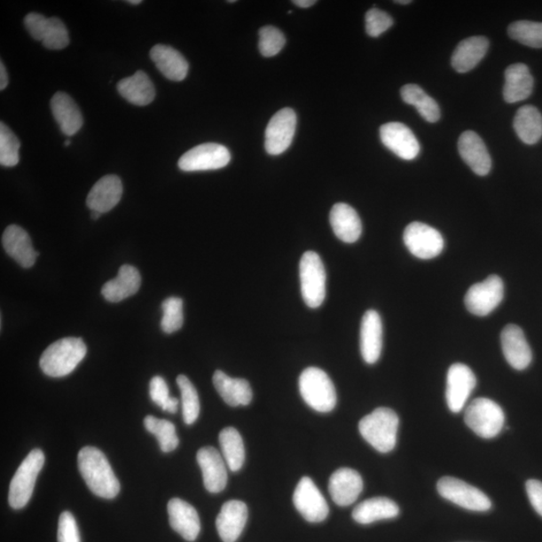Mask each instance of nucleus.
Returning a JSON list of instances; mask_svg holds the SVG:
<instances>
[{
    "mask_svg": "<svg viewBox=\"0 0 542 542\" xmlns=\"http://www.w3.org/2000/svg\"><path fill=\"white\" fill-rule=\"evenodd\" d=\"M78 467L90 491L98 498L113 499L120 493L119 480L101 450L90 446L82 448Z\"/></svg>",
    "mask_w": 542,
    "mask_h": 542,
    "instance_id": "obj_1",
    "label": "nucleus"
},
{
    "mask_svg": "<svg viewBox=\"0 0 542 542\" xmlns=\"http://www.w3.org/2000/svg\"><path fill=\"white\" fill-rule=\"evenodd\" d=\"M86 355V343L81 338L59 340L43 353L41 369L49 377H66L70 375Z\"/></svg>",
    "mask_w": 542,
    "mask_h": 542,
    "instance_id": "obj_2",
    "label": "nucleus"
},
{
    "mask_svg": "<svg viewBox=\"0 0 542 542\" xmlns=\"http://www.w3.org/2000/svg\"><path fill=\"white\" fill-rule=\"evenodd\" d=\"M399 424L395 411L381 407L365 416L358 424V430L373 449L381 453H389L397 445Z\"/></svg>",
    "mask_w": 542,
    "mask_h": 542,
    "instance_id": "obj_3",
    "label": "nucleus"
},
{
    "mask_svg": "<svg viewBox=\"0 0 542 542\" xmlns=\"http://www.w3.org/2000/svg\"><path fill=\"white\" fill-rule=\"evenodd\" d=\"M302 399L319 413H328L337 405V393L330 377L322 369H305L299 381Z\"/></svg>",
    "mask_w": 542,
    "mask_h": 542,
    "instance_id": "obj_4",
    "label": "nucleus"
},
{
    "mask_svg": "<svg viewBox=\"0 0 542 542\" xmlns=\"http://www.w3.org/2000/svg\"><path fill=\"white\" fill-rule=\"evenodd\" d=\"M464 421L479 437L492 439L505 427L506 415L498 403L487 398H477L465 410Z\"/></svg>",
    "mask_w": 542,
    "mask_h": 542,
    "instance_id": "obj_5",
    "label": "nucleus"
},
{
    "mask_svg": "<svg viewBox=\"0 0 542 542\" xmlns=\"http://www.w3.org/2000/svg\"><path fill=\"white\" fill-rule=\"evenodd\" d=\"M44 461L42 450L34 449L20 465L10 486L9 502L13 509L24 508L32 499L36 478L43 467Z\"/></svg>",
    "mask_w": 542,
    "mask_h": 542,
    "instance_id": "obj_6",
    "label": "nucleus"
},
{
    "mask_svg": "<svg viewBox=\"0 0 542 542\" xmlns=\"http://www.w3.org/2000/svg\"><path fill=\"white\" fill-rule=\"evenodd\" d=\"M302 295L310 309L323 304L326 293V274L324 263L315 251H307L300 263Z\"/></svg>",
    "mask_w": 542,
    "mask_h": 542,
    "instance_id": "obj_7",
    "label": "nucleus"
},
{
    "mask_svg": "<svg viewBox=\"0 0 542 542\" xmlns=\"http://www.w3.org/2000/svg\"><path fill=\"white\" fill-rule=\"evenodd\" d=\"M437 490L443 499L462 508L477 513L491 509L492 503L485 493L460 479L443 477L438 481Z\"/></svg>",
    "mask_w": 542,
    "mask_h": 542,
    "instance_id": "obj_8",
    "label": "nucleus"
},
{
    "mask_svg": "<svg viewBox=\"0 0 542 542\" xmlns=\"http://www.w3.org/2000/svg\"><path fill=\"white\" fill-rule=\"evenodd\" d=\"M231 160V152L224 145L206 143L186 152L179 159L178 166L185 172L217 170L227 166Z\"/></svg>",
    "mask_w": 542,
    "mask_h": 542,
    "instance_id": "obj_9",
    "label": "nucleus"
},
{
    "mask_svg": "<svg viewBox=\"0 0 542 542\" xmlns=\"http://www.w3.org/2000/svg\"><path fill=\"white\" fill-rule=\"evenodd\" d=\"M505 297V285L498 276L488 277L473 285L465 295V305L472 315L486 317L499 307Z\"/></svg>",
    "mask_w": 542,
    "mask_h": 542,
    "instance_id": "obj_10",
    "label": "nucleus"
},
{
    "mask_svg": "<svg viewBox=\"0 0 542 542\" xmlns=\"http://www.w3.org/2000/svg\"><path fill=\"white\" fill-rule=\"evenodd\" d=\"M404 242L410 253L420 259H432L441 255L444 240L428 224L412 223L404 232Z\"/></svg>",
    "mask_w": 542,
    "mask_h": 542,
    "instance_id": "obj_11",
    "label": "nucleus"
},
{
    "mask_svg": "<svg viewBox=\"0 0 542 542\" xmlns=\"http://www.w3.org/2000/svg\"><path fill=\"white\" fill-rule=\"evenodd\" d=\"M25 26L35 40L43 42L45 48L63 50L70 43V37L64 22L57 18H45L43 14L30 12L25 19Z\"/></svg>",
    "mask_w": 542,
    "mask_h": 542,
    "instance_id": "obj_12",
    "label": "nucleus"
},
{
    "mask_svg": "<svg viewBox=\"0 0 542 542\" xmlns=\"http://www.w3.org/2000/svg\"><path fill=\"white\" fill-rule=\"evenodd\" d=\"M295 128L296 114L293 109H281L274 114L265 130L266 152L271 156L286 152L293 143Z\"/></svg>",
    "mask_w": 542,
    "mask_h": 542,
    "instance_id": "obj_13",
    "label": "nucleus"
},
{
    "mask_svg": "<svg viewBox=\"0 0 542 542\" xmlns=\"http://www.w3.org/2000/svg\"><path fill=\"white\" fill-rule=\"evenodd\" d=\"M294 505L305 521L322 522L330 509L322 492L310 477H302L294 493Z\"/></svg>",
    "mask_w": 542,
    "mask_h": 542,
    "instance_id": "obj_14",
    "label": "nucleus"
},
{
    "mask_svg": "<svg viewBox=\"0 0 542 542\" xmlns=\"http://www.w3.org/2000/svg\"><path fill=\"white\" fill-rule=\"evenodd\" d=\"M475 373L468 365L457 363L450 366L447 373L446 401L453 413H460L476 387Z\"/></svg>",
    "mask_w": 542,
    "mask_h": 542,
    "instance_id": "obj_15",
    "label": "nucleus"
},
{
    "mask_svg": "<svg viewBox=\"0 0 542 542\" xmlns=\"http://www.w3.org/2000/svg\"><path fill=\"white\" fill-rule=\"evenodd\" d=\"M381 143L395 154L404 160H414L420 153L416 136L406 125L393 122L381 127Z\"/></svg>",
    "mask_w": 542,
    "mask_h": 542,
    "instance_id": "obj_16",
    "label": "nucleus"
},
{
    "mask_svg": "<svg viewBox=\"0 0 542 542\" xmlns=\"http://www.w3.org/2000/svg\"><path fill=\"white\" fill-rule=\"evenodd\" d=\"M197 462L202 471L203 483L210 493H219L227 485V464L224 456L213 447H203L197 452Z\"/></svg>",
    "mask_w": 542,
    "mask_h": 542,
    "instance_id": "obj_17",
    "label": "nucleus"
},
{
    "mask_svg": "<svg viewBox=\"0 0 542 542\" xmlns=\"http://www.w3.org/2000/svg\"><path fill=\"white\" fill-rule=\"evenodd\" d=\"M501 347L507 363L517 371L528 368L532 361L531 349L523 331L516 325H508L501 333Z\"/></svg>",
    "mask_w": 542,
    "mask_h": 542,
    "instance_id": "obj_18",
    "label": "nucleus"
},
{
    "mask_svg": "<svg viewBox=\"0 0 542 542\" xmlns=\"http://www.w3.org/2000/svg\"><path fill=\"white\" fill-rule=\"evenodd\" d=\"M364 488L360 473L350 468H341L333 473L328 483V491L335 505L352 506L361 495Z\"/></svg>",
    "mask_w": 542,
    "mask_h": 542,
    "instance_id": "obj_19",
    "label": "nucleus"
},
{
    "mask_svg": "<svg viewBox=\"0 0 542 542\" xmlns=\"http://www.w3.org/2000/svg\"><path fill=\"white\" fill-rule=\"evenodd\" d=\"M248 518V509L246 503L240 500H231L221 507L216 519V528L224 542H235L246 528Z\"/></svg>",
    "mask_w": 542,
    "mask_h": 542,
    "instance_id": "obj_20",
    "label": "nucleus"
},
{
    "mask_svg": "<svg viewBox=\"0 0 542 542\" xmlns=\"http://www.w3.org/2000/svg\"><path fill=\"white\" fill-rule=\"evenodd\" d=\"M458 150L463 161L479 177H486L491 172V157L483 140L475 132H464L458 141Z\"/></svg>",
    "mask_w": 542,
    "mask_h": 542,
    "instance_id": "obj_21",
    "label": "nucleus"
},
{
    "mask_svg": "<svg viewBox=\"0 0 542 542\" xmlns=\"http://www.w3.org/2000/svg\"><path fill=\"white\" fill-rule=\"evenodd\" d=\"M168 515L171 528L187 541H195L200 536L201 524L197 510L188 502L173 499L168 503Z\"/></svg>",
    "mask_w": 542,
    "mask_h": 542,
    "instance_id": "obj_22",
    "label": "nucleus"
},
{
    "mask_svg": "<svg viewBox=\"0 0 542 542\" xmlns=\"http://www.w3.org/2000/svg\"><path fill=\"white\" fill-rule=\"evenodd\" d=\"M361 354L366 364L379 361L383 349V325L376 310L365 311L361 324Z\"/></svg>",
    "mask_w": 542,
    "mask_h": 542,
    "instance_id": "obj_23",
    "label": "nucleus"
},
{
    "mask_svg": "<svg viewBox=\"0 0 542 542\" xmlns=\"http://www.w3.org/2000/svg\"><path fill=\"white\" fill-rule=\"evenodd\" d=\"M123 195V185L116 175H106L90 189L87 206L91 211L106 213L120 202Z\"/></svg>",
    "mask_w": 542,
    "mask_h": 542,
    "instance_id": "obj_24",
    "label": "nucleus"
},
{
    "mask_svg": "<svg viewBox=\"0 0 542 542\" xmlns=\"http://www.w3.org/2000/svg\"><path fill=\"white\" fill-rule=\"evenodd\" d=\"M3 244L7 255L24 269H30L40 255L34 249L28 233L18 225H11L5 229Z\"/></svg>",
    "mask_w": 542,
    "mask_h": 542,
    "instance_id": "obj_25",
    "label": "nucleus"
},
{
    "mask_svg": "<svg viewBox=\"0 0 542 542\" xmlns=\"http://www.w3.org/2000/svg\"><path fill=\"white\" fill-rule=\"evenodd\" d=\"M334 233L346 243H354L361 238L362 221L357 211L346 203L334 205L330 213Z\"/></svg>",
    "mask_w": 542,
    "mask_h": 542,
    "instance_id": "obj_26",
    "label": "nucleus"
},
{
    "mask_svg": "<svg viewBox=\"0 0 542 542\" xmlns=\"http://www.w3.org/2000/svg\"><path fill=\"white\" fill-rule=\"evenodd\" d=\"M141 274L136 267L129 264L121 266L117 278L106 282L102 288L106 301L120 302L139 292Z\"/></svg>",
    "mask_w": 542,
    "mask_h": 542,
    "instance_id": "obj_27",
    "label": "nucleus"
},
{
    "mask_svg": "<svg viewBox=\"0 0 542 542\" xmlns=\"http://www.w3.org/2000/svg\"><path fill=\"white\" fill-rule=\"evenodd\" d=\"M150 57L158 70L168 80L181 82L186 78L189 71L186 59L169 45H155L150 51Z\"/></svg>",
    "mask_w": 542,
    "mask_h": 542,
    "instance_id": "obj_28",
    "label": "nucleus"
},
{
    "mask_svg": "<svg viewBox=\"0 0 542 542\" xmlns=\"http://www.w3.org/2000/svg\"><path fill=\"white\" fill-rule=\"evenodd\" d=\"M213 385L229 406H247L253 401V389L247 380L233 379L217 370L213 375Z\"/></svg>",
    "mask_w": 542,
    "mask_h": 542,
    "instance_id": "obj_29",
    "label": "nucleus"
},
{
    "mask_svg": "<svg viewBox=\"0 0 542 542\" xmlns=\"http://www.w3.org/2000/svg\"><path fill=\"white\" fill-rule=\"evenodd\" d=\"M51 108L62 132L67 136H74L82 127V114L78 105L73 98L63 91L52 97Z\"/></svg>",
    "mask_w": 542,
    "mask_h": 542,
    "instance_id": "obj_30",
    "label": "nucleus"
},
{
    "mask_svg": "<svg viewBox=\"0 0 542 542\" xmlns=\"http://www.w3.org/2000/svg\"><path fill=\"white\" fill-rule=\"evenodd\" d=\"M490 48L485 36H471L457 45L452 59V67L458 73H468L483 59Z\"/></svg>",
    "mask_w": 542,
    "mask_h": 542,
    "instance_id": "obj_31",
    "label": "nucleus"
},
{
    "mask_svg": "<svg viewBox=\"0 0 542 542\" xmlns=\"http://www.w3.org/2000/svg\"><path fill=\"white\" fill-rule=\"evenodd\" d=\"M533 82L528 66L524 64L509 66L506 71V85L503 88L506 102L514 104L526 100L532 93Z\"/></svg>",
    "mask_w": 542,
    "mask_h": 542,
    "instance_id": "obj_32",
    "label": "nucleus"
},
{
    "mask_svg": "<svg viewBox=\"0 0 542 542\" xmlns=\"http://www.w3.org/2000/svg\"><path fill=\"white\" fill-rule=\"evenodd\" d=\"M119 94L129 103L136 106H147L154 101L156 90L148 75L142 71L118 82Z\"/></svg>",
    "mask_w": 542,
    "mask_h": 542,
    "instance_id": "obj_33",
    "label": "nucleus"
},
{
    "mask_svg": "<svg viewBox=\"0 0 542 542\" xmlns=\"http://www.w3.org/2000/svg\"><path fill=\"white\" fill-rule=\"evenodd\" d=\"M400 508L397 503L387 498H373L357 506L353 511L355 522L360 524H371L385 519L398 516Z\"/></svg>",
    "mask_w": 542,
    "mask_h": 542,
    "instance_id": "obj_34",
    "label": "nucleus"
},
{
    "mask_svg": "<svg viewBox=\"0 0 542 542\" xmlns=\"http://www.w3.org/2000/svg\"><path fill=\"white\" fill-rule=\"evenodd\" d=\"M514 127L518 138L528 145L537 144L542 137V116L533 106H523L515 114Z\"/></svg>",
    "mask_w": 542,
    "mask_h": 542,
    "instance_id": "obj_35",
    "label": "nucleus"
},
{
    "mask_svg": "<svg viewBox=\"0 0 542 542\" xmlns=\"http://www.w3.org/2000/svg\"><path fill=\"white\" fill-rule=\"evenodd\" d=\"M219 443L227 467L232 472L240 471L246 461V448L240 433L233 427H227L220 432Z\"/></svg>",
    "mask_w": 542,
    "mask_h": 542,
    "instance_id": "obj_36",
    "label": "nucleus"
},
{
    "mask_svg": "<svg viewBox=\"0 0 542 542\" xmlns=\"http://www.w3.org/2000/svg\"><path fill=\"white\" fill-rule=\"evenodd\" d=\"M401 96L405 103L416 106L419 114L429 123H436L439 121V105L427 95L422 88L415 83H408L402 88Z\"/></svg>",
    "mask_w": 542,
    "mask_h": 542,
    "instance_id": "obj_37",
    "label": "nucleus"
},
{
    "mask_svg": "<svg viewBox=\"0 0 542 542\" xmlns=\"http://www.w3.org/2000/svg\"><path fill=\"white\" fill-rule=\"evenodd\" d=\"M145 428L158 439L160 448L164 453L174 452L179 445V438L175 426L168 420L147 416L144 419Z\"/></svg>",
    "mask_w": 542,
    "mask_h": 542,
    "instance_id": "obj_38",
    "label": "nucleus"
},
{
    "mask_svg": "<svg viewBox=\"0 0 542 542\" xmlns=\"http://www.w3.org/2000/svg\"><path fill=\"white\" fill-rule=\"evenodd\" d=\"M177 385L181 392L183 420H185V424L192 425L200 417V397H198L195 387L186 376H178Z\"/></svg>",
    "mask_w": 542,
    "mask_h": 542,
    "instance_id": "obj_39",
    "label": "nucleus"
},
{
    "mask_svg": "<svg viewBox=\"0 0 542 542\" xmlns=\"http://www.w3.org/2000/svg\"><path fill=\"white\" fill-rule=\"evenodd\" d=\"M508 35L513 40L526 47L542 48V22L518 20L508 27Z\"/></svg>",
    "mask_w": 542,
    "mask_h": 542,
    "instance_id": "obj_40",
    "label": "nucleus"
},
{
    "mask_svg": "<svg viewBox=\"0 0 542 542\" xmlns=\"http://www.w3.org/2000/svg\"><path fill=\"white\" fill-rule=\"evenodd\" d=\"M20 142L4 123L0 124V164L14 167L20 162Z\"/></svg>",
    "mask_w": 542,
    "mask_h": 542,
    "instance_id": "obj_41",
    "label": "nucleus"
},
{
    "mask_svg": "<svg viewBox=\"0 0 542 542\" xmlns=\"http://www.w3.org/2000/svg\"><path fill=\"white\" fill-rule=\"evenodd\" d=\"M286 36L280 29L264 27L259 29V51L265 58L277 56L286 44Z\"/></svg>",
    "mask_w": 542,
    "mask_h": 542,
    "instance_id": "obj_42",
    "label": "nucleus"
},
{
    "mask_svg": "<svg viewBox=\"0 0 542 542\" xmlns=\"http://www.w3.org/2000/svg\"><path fill=\"white\" fill-rule=\"evenodd\" d=\"M163 318L161 327L164 333L173 334L183 326V301L179 297H169L162 303Z\"/></svg>",
    "mask_w": 542,
    "mask_h": 542,
    "instance_id": "obj_43",
    "label": "nucleus"
},
{
    "mask_svg": "<svg viewBox=\"0 0 542 542\" xmlns=\"http://www.w3.org/2000/svg\"><path fill=\"white\" fill-rule=\"evenodd\" d=\"M393 24L390 15L376 7L365 13V32L372 37L384 34Z\"/></svg>",
    "mask_w": 542,
    "mask_h": 542,
    "instance_id": "obj_44",
    "label": "nucleus"
},
{
    "mask_svg": "<svg viewBox=\"0 0 542 542\" xmlns=\"http://www.w3.org/2000/svg\"><path fill=\"white\" fill-rule=\"evenodd\" d=\"M59 542H81V536L74 515L70 511H64L59 519Z\"/></svg>",
    "mask_w": 542,
    "mask_h": 542,
    "instance_id": "obj_45",
    "label": "nucleus"
},
{
    "mask_svg": "<svg viewBox=\"0 0 542 542\" xmlns=\"http://www.w3.org/2000/svg\"><path fill=\"white\" fill-rule=\"evenodd\" d=\"M150 397L153 402L158 406L163 407L166 403L171 398L169 395V388L162 377L156 376L150 381Z\"/></svg>",
    "mask_w": 542,
    "mask_h": 542,
    "instance_id": "obj_46",
    "label": "nucleus"
},
{
    "mask_svg": "<svg viewBox=\"0 0 542 542\" xmlns=\"http://www.w3.org/2000/svg\"><path fill=\"white\" fill-rule=\"evenodd\" d=\"M526 493L532 507L542 517V483L539 480L531 479L526 483Z\"/></svg>",
    "mask_w": 542,
    "mask_h": 542,
    "instance_id": "obj_47",
    "label": "nucleus"
},
{
    "mask_svg": "<svg viewBox=\"0 0 542 542\" xmlns=\"http://www.w3.org/2000/svg\"><path fill=\"white\" fill-rule=\"evenodd\" d=\"M178 406H179V400L177 398H173V397H171L169 401L166 403L165 406L163 407V410L168 412V413L174 414V413H177L178 410Z\"/></svg>",
    "mask_w": 542,
    "mask_h": 542,
    "instance_id": "obj_48",
    "label": "nucleus"
},
{
    "mask_svg": "<svg viewBox=\"0 0 542 542\" xmlns=\"http://www.w3.org/2000/svg\"><path fill=\"white\" fill-rule=\"evenodd\" d=\"M9 85V75L4 63H0V90H4Z\"/></svg>",
    "mask_w": 542,
    "mask_h": 542,
    "instance_id": "obj_49",
    "label": "nucleus"
},
{
    "mask_svg": "<svg viewBox=\"0 0 542 542\" xmlns=\"http://www.w3.org/2000/svg\"><path fill=\"white\" fill-rule=\"evenodd\" d=\"M294 4L302 7V9H308L317 4L316 0H294Z\"/></svg>",
    "mask_w": 542,
    "mask_h": 542,
    "instance_id": "obj_50",
    "label": "nucleus"
},
{
    "mask_svg": "<svg viewBox=\"0 0 542 542\" xmlns=\"http://www.w3.org/2000/svg\"><path fill=\"white\" fill-rule=\"evenodd\" d=\"M101 216H102V215H101V213H100V212H97V211H91V216H90V217H91V219H93V220H98V218H100V217H101Z\"/></svg>",
    "mask_w": 542,
    "mask_h": 542,
    "instance_id": "obj_51",
    "label": "nucleus"
},
{
    "mask_svg": "<svg viewBox=\"0 0 542 542\" xmlns=\"http://www.w3.org/2000/svg\"><path fill=\"white\" fill-rule=\"evenodd\" d=\"M127 3L130 4H133V5H138L142 4V0H134V2L133 0H131V2H127Z\"/></svg>",
    "mask_w": 542,
    "mask_h": 542,
    "instance_id": "obj_52",
    "label": "nucleus"
},
{
    "mask_svg": "<svg viewBox=\"0 0 542 542\" xmlns=\"http://www.w3.org/2000/svg\"><path fill=\"white\" fill-rule=\"evenodd\" d=\"M395 4H411V2H410V0H405V2H403V0H399V2H395Z\"/></svg>",
    "mask_w": 542,
    "mask_h": 542,
    "instance_id": "obj_53",
    "label": "nucleus"
},
{
    "mask_svg": "<svg viewBox=\"0 0 542 542\" xmlns=\"http://www.w3.org/2000/svg\"><path fill=\"white\" fill-rule=\"evenodd\" d=\"M72 142L70 140H67L65 142V146H70Z\"/></svg>",
    "mask_w": 542,
    "mask_h": 542,
    "instance_id": "obj_54",
    "label": "nucleus"
}]
</instances>
